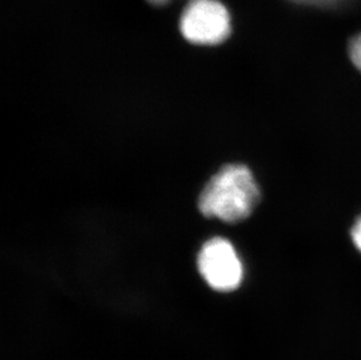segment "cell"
I'll use <instances>...</instances> for the list:
<instances>
[{
    "label": "cell",
    "mask_w": 361,
    "mask_h": 360,
    "mask_svg": "<svg viewBox=\"0 0 361 360\" xmlns=\"http://www.w3.org/2000/svg\"><path fill=\"white\" fill-rule=\"evenodd\" d=\"M293 3L302 4V5H310V6L330 7L337 6L346 0H291Z\"/></svg>",
    "instance_id": "5"
},
{
    "label": "cell",
    "mask_w": 361,
    "mask_h": 360,
    "mask_svg": "<svg viewBox=\"0 0 361 360\" xmlns=\"http://www.w3.org/2000/svg\"><path fill=\"white\" fill-rule=\"evenodd\" d=\"M259 199V185L252 171L241 164H231L208 181L198 205L204 217L236 224L252 215Z\"/></svg>",
    "instance_id": "1"
},
{
    "label": "cell",
    "mask_w": 361,
    "mask_h": 360,
    "mask_svg": "<svg viewBox=\"0 0 361 360\" xmlns=\"http://www.w3.org/2000/svg\"><path fill=\"white\" fill-rule=\"evenodd\" d=\"M351 236L355 247L361 253V217H358V220L355 221V226L352 227Z\"/></svg>",
    "instance_id": "6"
},
{
    "label": "cell",
    "mask_w": 361,
    "mask_h": 360,
    "mask_svg": "<svg viewBox=\"0 0 361 360\" xmlns=\"http://www.w3.org/2000/svg\"><path fill=\"white\" fill-rule=\"evenodd\" d=\"M348 53L353 65L361 72V33L352 39L348 46Z\"/></svg>",
    "instance_id": "4"
},
{
    "label": "cell",
    "mask_w": 361,
    "mask_h": 360,
    "mask_svg": "<svg viewBox=\"0 0 361 360\" xmlns=\"http://www.w3.org/2000/svg\"><path fill=\"white\" fill-rule=\"evenodd\" d=\"M198 268L208 286L216 292H229L239 288L243 265L234 246L222 238L208 240L198 255Z\"/></svg>",
    "instance_id": "3"
},
{
    "label": "cell",
    "mask_w": 361,
    "mask_h": 360,
    "mask_svg": "<svg viewBox=\"0 0 361 360\" xmlns=\"http://www.w3.org/2000/svg\"><path fill=\"white\" fill-rule=\"evenodd\" d=\"M147 1L154 4V5H164V4H166L167 1H170V0H147Z\"/></svg>",
    "instance_id": "7"
},
{
    "label": "cell",
    "mask_w": 361,
    "mask_h": 360,
    "mask_svg": "<svg viewBox=\"0 0 361 360\" xmlns=\"http://www.w3.org/2000/svg\"><path fill=\"white\" fill-rule=\"evenodd\" d=\"M231 30L228 11L218 0H190L181 14V35L192 44H221Z\"/></svg>",
    "instance_id": "2"
}]
</instances>
